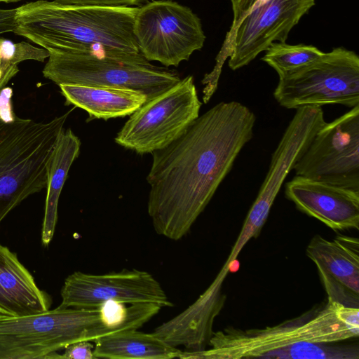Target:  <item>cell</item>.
<instances>
[{"label":"cell","instance_id":"1","mask_svg":"<svg viewBox=\"0 0 359 359\" xmlns=\"http://www.w3.org/2000/svg\"><path fill=\"white\" fill-rule=\"evenodd\" d=\"M255 121L245 105L222 102L151 154L147 212L158 235L178 241L189 231L252 138Z\"/></svg>","mask_w":359,"mask_h":359},{"label":"cell","instance_id":"2","mask_svg":"<svg viewBox=\"0 0 359 359\" xmlns=\"http://www.w3.org/2000/svg\"><path fill=\"white\" fill-rule=\"evenodd\" d=\"M137 10L38 0L17 8L13 33L50 53L97 48L140 53L133 32Z\"/></svg>","mask_w":359,"mask_h":359},{"label":"cell","instance_id":"3","mask_svg":"<svg viewBox=\"0 0 359 359\" xmlns=\"http://www.w3.org/2000/svg\"><path fill=\"white\" fill-rule=\"evenodd\" d=\"M12 90L0 94V223L21 202L46 187L57 139L71 111L48 121L18 117Z\"/></svg>","mask_w":359,"mask_h":359},{"label":"cell","instance_id":"4","mask_svg":"<svg viewBox=\"0 0 359 359\" xmlns=\"http://www.w3.org/2000/svg\"><path fill=\"white\" fill-rule=\"evenodd\" d=\"M359 335V308L327 300L302 316L263 329L229 327L213 332L208 349L181 358L239 359L262 358L266 353L304 342L337 343Z\"/></svg>","mask_w":359,"mask_h":359},{"label":"cell","instance_id":"5","mask_svg":"<svg viewBox=\"0 0 359 359\" xmlns=\"http://www.w3.org/2000/svg\"><path fill=\"white\" fill-rule=\"evenodd\" d=\"M42 73L58 86L127 88L144 93L147 100L181 80L176 70L151 64L140 52L104 48L50 53Z\"/></svg>","mask_w":359,"mask_h":359},{"label":"cell","instance_id":"6","mask_svg":"<svg viewBox=\"0 0 359 359\" xmlns=\"http://www.w3.org/2000/svg\"><path fill=\"white\" fill-rule=\"evenodd\" d=\"M98 307L59 305L25 316L0 313V359L56 358L57 351L80 341L111 334Z\"/></svg>","mask_w":359,"mask_h":359},{"label":"cell","instance_id":"7","mask_svg":"<svg viewBox=\"0 0 359 359\" xmlns=\"http://www.w3.org/2000/svg\"><path fill=\"white\" fill-rule=\"evenodd\" d=\"M273 97L287 109L327 104L358 106L359 57L343 47L324 53L279 76Z\"/></svg>","mask_w":359,"mask_h":359},{"label":"cell","instance_id":"8","mask_svg":"<svg viewBox=\"0 0 359 359\" xmlns=\"http://www.w3.org/2000/svg\"><path fill=\"white\" fill-rule=\"evenodd\" d=\"M316 0H269L248 15L233 33L226 36L216 64L201 81L203 102H208L215 93L222 68L237 70L253 60L276 41L285 42L290 30L313 7Z\"/></svg>","mask_w":359,"mask_h":359},{"label":"cell","instance_id":"9","mask_svg":"<svg viewBox=\"0 0 359 359\" xmlns=\"http://www.w3.org/2000/svg\"><path fill=\"white\" fill-rule=\"evenodd\" d=\"M201 104L194 77L187 76L131 114L114 140L139 154H152L184 133L200 116Z\"/></svg>","mask_w":359,"mask_h":359},{"label":"cell","instance_id":"10","mask_svg":"<svg viewBox=\"0 0 359 359\" xmlns=\"http://www.w3.org/2000/svg\"><path fill=\"white\" fill-rule=\"evenodd\" d=\"M133 32L143 56L166 67L188 60L205 40L197 15L171 0L152 1L138 7Z\"/></svg>","mask_w":359,"mask_h":359},{"label":"cell","instance_id":"11","mask_svg":"<svg viewBox=\"0 0 359 359\" xmlns=\"http://www.w3.org/2000/svg\"><path fill=\"white\" fill-rule=\"evenodd\" d=\"M293 170L296 175L359 190V105L326 122Z\"/></svg>","mask_w":359,"mask_h":359},{"label":"cell","instance_id":"12","mask_svg":"<svg viewBox=\"0 0 359 359\" xmlns=\"http://www.w3.org/2000/svg\"><path fill=\"white\" fill-rule=\"evenodd\" d=\"M61 297L60 305L64 307L96 308L110 299L172 306L160 283L151 273L137 269L105 274L75 271L65 279Z\"/></svg>","mask_w":359,"mask_h":359},{"label":"cell","instance_id":"13","mask_svg":"<svg viewBox=\"0 0 359 359\" xmlns=\"http://www.w3.org/2000/svg\"><path fill=\"white\" fill-rule=\"evenodd\" d=\"M316 265L327 299L359 308V241L344 235L327 240L316 235L306 250Z\"/></svg>","mask_w":359,"mask_h":359},{"label":"cell","instance_id":"14","mask_svg":"<svg viewBox=\"0 0 359 359\" xmlns=\"http://www.w3.org/2000/svg\"><path fill=\"white\" fill-rule=\"evenodd\" d=\"M285 195L334 231L359 229V190L295 175L286 183Z\"/></svg>","mask_w":359,"mask_h":359},{"label":"cell","instance_id":"15","mask_svg":"<svg viewBox=\"0 0 359 359\" xmlns=\"http://www.w3.org/2000/svg\"><path fill=\"white\" fill-rule=\"evenodd\" d=\"M51 297L36 284L15 253L0 244V313L25 316L50 309Z\"/></svg>","mask_w":359,"mask_h":359},{"label":"cell","instance_id":"16","mask_svg":"<svg viewBox=\"0 0 359 359\" xmlns=\"http://www.w3.org/2000/svg\"><path fill=\"white\" fill-rule=\"evenodd\" d=\"M59 87L65 104L85 110L90 119L124 117L147 100L144 93L127 88L74 84H62Z\"/></svg>","mask_w":359,"mask_h":359},{"label":"cell","instance_id":"17","mask_svg":"<svg viewBox=\"0 0 359 359\" xmlns=\"http://www.w3.org/2000/svg\"><path fill=\"white\" fill-rule=\"evenodd\" d=\"M95 359H171L182 352L152 333L137 329L126 330L102 336L95 341Z\"/></svg>","mask_w":359,"mask_h":359},{"label":"cell","instance_id":"18","mask_svg":"<svg viewBox=\"0 0 359 359\" xmlns=\"http://www.w3.org/2000/svg\"><path fill=\"white\" fill-rule=\"evenodd\" d=\"M81 144L79 138L72 129L67 128L62 130L55 147L48 171L41 231V242L45 247L49 245L53 237L57 220L59 198L69 170L79 156Z\"/></svg>","mask_w":359,"mask_h":359},{"label":"cell","instance_id":"19","mask_svg":"<svg viewBox=\"0 0 359 359\" xmlns=\"http://www.w3.org/2000/svg\"><path fill=\"white\" fill-rule=\"evenodd\" d=\"M334 343L304 342L271 351L262 358L280 359H358L359 348Z\"/></svg>","mask_w":359,"mask_h":359},{"label":"cell","instance_id":"20","mask_svg":"<svg viewBox=\"0 0 359 359\" xmlns=\"http://www.w3.org/2000/svg\"><path fill=\"white\" fill-rule=\"evenodd\" d=\"M265 51L262 60L275 69L278 76L312 62L324 53L312 45H290L285 42H273Z\"/></svg>","mask_w":359,"mask_h":359},{"label":"cell","instance_id":"21","mask_svg":"<svg viewBox=\"0 0 359 359\" xmlns=\"http://www.w3.org/2000/svg\"><path fill=\"white\" fill-rule=\"evenodd\" d=\"M50 53L43 48L32 46L25 41L13 43L0 38V57L13 65H18L25 60L44 62Z\"/></svg>","mask_w":359,"mask_h":359},{"label":"cell","instance_id":"22","mask_svg":"<svg viewBox=\"0 0 359 359\" xmlns=\"http://www.w3.org/2000/svg\"><path fill=\"white\" fill-rule=\"evenodd\" d=\"M269 0H231L233 18L226 36L231 35L240 22L251 12L267 3Z\"/></svg>","mask_w":359,"mask_h":359},{"label":"cell","instance_id":"23","mask_svg":"<svg viewBox=\"0 0 359 359\" xmlns=\"http://www.w3.org/2000/svg\"><path fill=\"white\" fill-rule=\"evenodd\" d=\"M94 345L90 341H80L67 346L61 355L63 359H95Z\"/></svg>","mask_w":359,"mask_h":359},{"label":"cell","instance_id":"24","mask_svg":"<svg viewBox=\"0 0 359 359\" xmlns=\"http://www.w3.org/2000/svg\"><path fill=\"white\" fill-rule=\"evenodd\" d=\"M64 4L99 5V6H139L147 0H54Z\"/></svg>","mask_w":359,"mask_h":359},{"label":"cell","instance_id":"25","mask_svg":"<svg viewBox=\"0 0 359 359\" xmlns=\"http://www.w3.org/2000/svg\"><path fill=\"white\" fill-rule=\"evenodd\" d=\"M16 11L17 8H0V34L14 32L17 26Z\"/></svg>","mask_w":359,"mask_h":359},{"label":"cell","instance_id":"26","mask_svg":"<svg viewBox=\"0 0 359 359\" xmlns=\"http://www.w3.org/2000/svg\"><path fill=\"white\" fill-rule=\"evenodd\" d=\"M19 72L17 65L11 64L0 57V90Z\"/></svg>","mask_w":359,"mask_h":359},{"label":"cell","instance_id":"27","mask_svg":"<svg viewBox=\"0 0 359 359\" xmlns=\"http://www.w3.org/2000/svg\"><path fill=\"white\" fill-rule=\"evenodd\" d=\"M18 1H20V0H0V2L9 3V2H15Z\"/></svg>","mask_w":359,"mask_h":359}]
</instances>
